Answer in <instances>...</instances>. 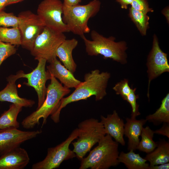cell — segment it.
<instances>
[{
    "instance_id": "cell-1",
    "label": "cell",
    "mask_w": 169,
    "mask_h": 169,
    "mask_svg": "<svg viewBox=\"0 0 169 169\" xmlns=\"http://www.w3.org/2000/svg\"><path fill=\"white\" fill-rule=\"evenodd\" d=\"M110 77L109 72H100L98 69L85 74L84 81L81 82L71 94L61 100L57 109L51 115V119L55 123L59 122L61 110L71 103L86 100L93 95L95 96L96 101L102 100L107 95L106 88Z\"/></svg>"
},
{
    "instance_id": "cell-2",
    "label": "cell",
    "mask_w": 169,
    "mask_h": 169,
    "mask_svg": "<svg viewBox=\"0 0 169 169\" xmlns=\"http://www.w3.org/2000/svg\"><path fill=\"white\" fill-rule=\"evenodd\" d=\"M91 40L81 36L87 54L91 56L101 55L104 59L110 58L122 64L127 62L126 51L128 47L126 42L115 41L113 36L106 38L95 30L91 32Z\"/></svg>"
},
{
    "instance_id": "cell-3",
    "label": "cell",
    "mask_w": 169,
    "mask_h": 169,
    "mask_svg": "<svg viewBox=\"0 0 169 169\" xmlns=\"http://www.w3.org/2000/svg\"><path fill=\"white\" fill-rule=\"evenodd\" d=\"M51 76L50 84L47 89L46 97L43 104L36 110L25 118L22 121L23 127L26 129L33 128L40 124L39 120L43 118L42 127L45 124L49 115L56 110L61 100L69 94V88L63 86L54 76Z\"/></svg>"
},
{
    "instance_id": "cell-4",
    "label": "cell",
    "mask_w": 169,
    "mask_h": 169,
    "mask_svg": "<svg viewBox=\"0 0 169 169\" xmlns=\"http://www.w3.org/2000/svg\"><path fill=\"white\" fill-rule=\"evenodd\" d=\"M119 143L106 134L88 156L81 160L79 169H108L118 166Z\"/></svg>"
},
{
    "instance_id": "cell-5",
    "label": "cell",
    "mask_w": 169,
    "mask_h": 169,
    "mask_svg": "<svg viewBox=\"0 0 169 169\" xmlns=\"http://www.w3.org/2000/svg\"><path fill=\"white\" fill-rule=\"evenodd\" d=\"M100 6L99 0H93L84 5L69 6L63 4L62 19L69 32L80 36L89 33L90 31L89 20L97 14Z\"/></svg>"
},
{
    "instance_id": "cell-6",
    "label": "cell",
    "mask_w": 169,
    "mask_h": 169,
    "mask_svg": "<svg viewBox=\"0 0 169 169\" xmlns=\"http://www.w3.org/2000/svg\"><path fill=\"white\" fill-rule=\"evenodd\" d=\"M78 128L77 140L71 143L74 147L73 151L77 158L81 160L106 134L101 122L93 118L80 122Z\"/></svg>"
},
{
    "instance_id": "cell-7",
    "label": "cell",
    "mask_w": 169,
    "mask_h": 169,
    "mask_svg": "<svg viewBox=\"0 0 169 169\" xmlns=\"http://www.w3.org/2000/svg\"><path fill=\"white\" fill-rule=\"evenodd\" d=\"M66 39L64 33L56 32L45 27L36 39L31 54L35 59L43 58L49 63L57 57L56 50Z\"/></svg>"
},
{
    "instance_id": "cell-8",
    "label": "cell",
    "mask_w": 169,
    "mask_h": 169,
    "mask_svg": "<svg viewBox=\"0 0 169 169\" xmlns=\"http://www.w3.org/2000/svg\"><path fill=\"white\" fill-rule=\"evenodd\" d=\"M79 134L78 128L74 130L64 141L55 147L48 148L47 155L42 161L34 164L32 169H53L59 167L64 161L76 156L73 151L69 148L70 144L77 139Z\"/></svg>"
},
{
    "instance_id": "cell-9",
    "label": "cell",
    "mask_w": 169,
    "mask_h": 169,
    "mask_svg": "<svg viewBox=\"0 0 169 169\" xmlns=\"http://www.w3.org/2000/svg\"><path fill=\"white\" fill-rule=\"evenodd\" d=\"M18 16L19 18L18 27L21 36V45L30 51L36 39L43 30L44 24L37 14L29 10L22 11Z\"/></svg>"
},
{
    "instance_id": "cell-10",
    "label": "cell",
    "mask_w": 169,
    "mask_h": 169,
    "mask_svg": "<svg viewBox=\"0 0 169 169\" xmlns=\"http://www.w3.org/2000/svg\"><path fill=\"white\" fill-rule=\"evenodd\" d=\"M63 4L60 0H43L39 4L37 14L45 27L57 32H69L62 19Z\"/></svg>"
},
{
    "instance_id": "cell-11",
    "label": "cell",
    "mask_w": 169,
    "mask_h": 169,
    "mask_svg": "<svg viewBox=\"0 0 169 169\" xmlns=\"http://www.w3.org/2000/svg\"><path fill=\"white\" fill-rule=\"evenodd\" d=\"M146 65L148 78L147 95L149 98L151 82L163 73L169 72L167 54L161 49L156 35L153 36L152 47L148 56Z\"/></svg>"
},
{
    "instance_id": "cell-12",
    "label": "cell",
    "mask_w": 169,
    "mask_h": 169,
    "mask_svg": "<svg viewBox=\"0 0 169 169\" xmlns=\"http://www.w3.org/2000/svg\"><path fill=\"white\" fill-rule=\"evenodd\" d=\"M38 60V63L36 67L29 73H24L23 75V78L28 79L27 82L24 84L33 88L37 93L38 104L37 109L40 107L45 100L47 89L46 83L51 77L49 73L46 70L47 60L43 58H40Z\"/></svg>"
},
{
    "instance_id": "cell-13",
    "label": "cell",
    "mask_w": 169,
    "mask_h": 169,
    "mask_svg": "<svg viewBox=\"0 0 169 169\" xmlns=\"http://www.w3.org/2000/svg\"><path fill=\"white\" fill-rule=\"evenodd\" d=\"M41 130L24 131L17 128L0 130V156L20 146L25 141L42 133Z\"/></svg>"
},
{
    "instance_id": "cell-14",
    "label": "cell",
    "mask_w": 169,
    "mask_h": 169,
    "mask_svg": "<svg viewBox=\"0 0 169 169\" xmlns=\"http://www.w3.org/2000/svg\"><path fill=\"white\" fill-rule=\"evenodd\" d=\"M24 72L18 71L16 74H12L7 78L8 83L6 87L0 91V101H7L25 107H32L35 101L20 97L18 95L15 82L20 78H23Z\"/></svg>"
},
{
    "instance_id": "cell-15",
    "label": "cell",
    "mask_w": 169,
    "mask_h": 169,
    "mask_svg": "<svg viewBox=\"0 0 169 169\" xmlns=\"http://www.w3.org/2000/svg\"><path fill=\"white\" fill-rule=\"evenodd\" d=\"M29 161L27 151L19 146L0 156V169H23Z\"/></svg>"
},
{
    "instance_id": "cell-16",
    "label": "cell",
    "mask_w": 169,
    "mask_h": 169,
    "mask_svg": "<svg viewBox=\"0 0 169 169\" xmlns=\"http://www.w3.org/2000/svg\"><path fill=\"white\" fill-rule=\"evenodd\" d=\"M100 119V122L103 125L106 134L110 135L115 141L121 145L125 146V124L116 110H114L112 114H108L106 117L101 115Z\"/></svg>"
},
{
    "instance_id": "cell-17",
    "label": "cell",
    "mask_w": 169,
    "mask_h": 169,
    "mask_svg": "<svg viewBox=\"0 0 169 169\" xmlns=\"http://www.w3.org/2000/svg\"><path fill=\"white\" fill-rule=\"evenodd\" d=\"M47 68L51 75L58 79L61 83L67 88H75L81 82L75 77L73 74L61 64L57 57L49 63Z\"/></svg>"
},
{
    "instance_id": "cell-18",
    "label": "cell",
    "mask_w": 169,
    "mask_h": 169,
    "mask_svg": "<svg viewBox=\"0 0 169 169\" xmlns=\"http://www.w3.org/2000/svg\"><path fill=\"white\" fill-rule=\"evenodd\" d=\"M125 124L124 135L128 139L127 149L137 150L144 125L147 122L145 119L137 120L136 118H126Z\"/></svg>"
},
{
    "instance_id": "cell-19",
    "label": "cell",
    "mask_w": 169,
    "mask_h": 169,
    "mask_svg": "<svg viewBox=\"0 0 169 169\" xmlns=\"http://www.w3.org/2000/svg\"><path fill=\"white\" fill-rule=\"evenodd\" d=\"M78 41L74 38L64 40L58 47L56 51L58 57L64 66L73 74L76 71L77 64L74 61L72 52L78 44Z\"/></svg>"
},
{
    "instance_id": "cell-20",
    "label": "cell",
    "mask_w": 169,
    "mask_h": 169,
    "mask_svg": "<svg viewBox=\"0 0 169 169\" xmlns=\"http://www.w3.org/2000/svg\"><path fill=\"white\" fill-rule=\"evenodd\" d=\"M144 158L149 162V166L169 162V141L165 139H160L156 148L147 153Z\"/></svg>"
},
{
    "instance_id": "cell-21",
    "label": "cell",
    "mask_w": 169,
    "mask_h": 169,
    "mask_svg": "<svg viewBox=\"0 0 169 169\" xmlns=\"http://www.w3.org/2000/svg\"><path fill=\"white\" fill-rule=\"evenodd\" d=\"M118 161L128 169H149V164L147 161L132 150L126 153L121 151L119 153Z\"/></svg>"
},
{
    "instance_id": "cell-22",
    "label": "cell",
    "mask_w": 169,
    "mask_h": 169,
    "mask_svg": "<svg viewBox=\"0 0 169 169\" xmlns=\"http://www.w3.org/2000/svg\"><path fill=\"white\" fill-rule=\"evenodd\" d=\"M145 119L157 126L164 123H169V93L163 99L160 107L153 114L147 115Z\"/></svg>"
},
{
    "instance_id": "cell-23",
    "label": "cell",
    "mask_w": 169,
    "mask_h": 169,
    "mask_svg": "<svg viewBox=\"0 0 169 169\" xmlns=\"http://www.w3.org/2000/svg\"><path fill=\"white\" fill-rule=\"evenodd\" d=\"M22 107L13 104L10 105L9 109L0 117V130L18 129L19 126V123L17 120V116L22 110Z\"/></svg>"
},
{
    "instance_id": "cell-24",
    "label": "cell",
    "mask_w": 169,
    "mask_h": 169,
    "mask_svg": "<svg viewBox=\"0 0 169 169\" xmlns=\"http://www.w3.org/2000/svg\"><path fill=\"white\" fill-rule=\"evenodd\" d=\"M154 134V131L149 126L143 127L140 136L141 140L137 149L147 154L153 151L157 146V142L153 140Z\"/></svg>"
},
{
    "instance_id": "cell-25",
    "label": "cell",
    "mask_w": 169,
    "mask_h": 169,
    "mask_svg": "<svg viewBox=\"0 0 169 169\" xmlns=\"http://www.w3.org/2000/svg\"><path fill=\"white\" fill-rule=\"evenodd\" d=\"M0 41L15 46L21 45V36L18 27H0Z\"/></svg>"
},
{
    "instance_id": "cell-26",
    "label": "cell",
    "mask_w": 169,
    "mask_h": 169,
    "mask_svg": "<svg viewBox=\"0 0 169 169\" xmlns=\"http://www.w3.org/2000/svg\"><path fill=\"white\" fill-rule=\"evenodd\" d=\"M129 15L141 34L143 36L146 35L149 25V17L146 14L136 10L131 7L129 9Z\"/></svg>"
},
{
    "instance_id": "cell-27",
    "label": "cell",
    "mask_w": 169,
    "mask_h": 169,
    "mask_svg": "<svg viewBox=\"0 0 169 169\" xmlns=\"http://www.w3.org/2000/svg\"><path fill=\"white\" fill-rule=\"evenodd\" d=\"M19 18L12 13H7L4 10L0 11V27H18Z\"/></svg>"
},
{
    "instance_id": "cell-28",
    "label": "cell",
    "mask_w": 169,
    "mask_h": 169,
    "mask_svg": "<svg viewBox=\"0 0 169 169\" xmlns=\"http://www.w3.org/2000/svg\"><path fill=\"white\" fill-rule=\"evenodd\" d=\"M132 88L129 85L128 79H124L116 84L113 87V89L116 95H120L125 100L131 92Z\"/></svg>"
},
{
    "instance_id": "cell-29",
    "label": "cell",
    "mask_w": 169,
    "mask_h": 169,
    "mask_svg": "<svg viewBox=\"0 0 169 169\" xmlns=\"http://www.w3.org/2000/svg\"><path fill=\"white\" fill-rule=\"evenodd\" d=\"M16 51L15 46L0 41V66L5 60L15 54Z\"/></svg>"
},
{
    "instance_id": "cell-30",
    "label": "cell",
    "mask_w": 169,
    "mask_h": 169,
    "mask_svg": "<svg viewBox=\"0 0 169 169\" xmlns=\"http://www.w3.org/2000/svg\"><path fill=\"white\" fill-rule=\"evenodd\" d=\"M136 88L132 89L130 93L126 97L125 100L127 101L131 105L132 111L131 117L136 118L140 115L139 111V105L136 102L137 99L139 97V95H136Z\"/></svg>"
},
{
    "instance_id": "cell-31",
    "label": "cell",
    "mask_w": 169,
    "mask_h": 169,
    "mask_svg": "<svg viewBox=\"0 0 169 169\" xmlns=\"http://www.w3.org/2000/svg\"><path fill=\"white\" fill-rule=\"evenodd\" d=\"M131 5V7L135 10L146 14L153 11L152 8L149 7L146 0H134Z\"/></svg>"
},
{
    "instance_id": "cell-32",
    "label": "cell",
    "mask_w": 169,
    "mask_h": 169,
    "mask_svg": "<svg viewBox=\"0 0 169 169\" xmlns=\"http://www.w3.org/2000/svg\"><path fill=\"white\" fill-rule=\"evenodd\" d=\"M161 128L154 131V134L166 136L169 138V123H164Z\"/></svg>"
},
{
    "instance_id": "cell-33",
    "label": "cell",
    "mask_w": 169,
    "mask_h": 169,
    "mask_svg": "<svg viewBox=\"0 0 169 169\" xmlns=\"http://www.w3.org/2000/svg\"><path fill=\"white\" fill-rule=\"evenodd\" d=\"M134 0H116L121 5L122 8L126 9L128 5L131 4Z\"/></svg>"
},
{
    "instance_id": "cell-34",
    "label": "cell",
    "mask_w": 169,
    "mask_h": 169,
    "mask_svg": "<svg viewBox=\"0 0 169 169\" xmlns=\"http://www.w3.org/2000/svg\"><path fill=\"white\" fill-rule=\"evenodd\" d=\"M169 163H166L152 166H149V169H169Z\"/></svg>"
},
{
    "instance_id": "cell-35",
    "label": "cell",
    "mask_w": 169,
    "mask_h": 169,
    "mask_svg": "<svg viewBox=\"0 0 169 169\" xmlns=\"http://www.w3.org/2000/svg\"><path fill=\"white\" fill-rule=\"evenodd\" d=\"M63 4L69 6L78 5L81 2V0H63Z\"/></svg>"
},
{
    "instance_id": "cell-36",
    "label": "cell",
    "mask_w": 169,
    "mask_h": 169,
    "mask_svg": "<svg viewBox=\"0 0 169 169\" xmlns=\"http://www.w3.org/2000/svg\"><path fill=\"white\" fill-rule=\"evenodd\" d=\"M8 0H0V11L4 10L6 7V4Z\"/></svg>"
},
{
    "instance_id": "cell-37",
    "label": "cell",
    "mask_w": 169,
    "mask_h": 169,
    "mask_svg": "<svg viewBox=\"0 0 169 169\" xmlns=\"http://www.w3.org/2000/svg\"><path fill=\"white\" fill-rule=\"evenodd\" d=\"M23 0H8L6 6H7L11 4L17 3Z\"/></svg>"
}]
</instances>
